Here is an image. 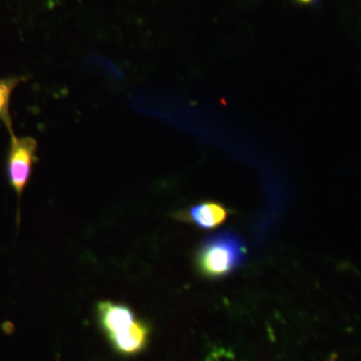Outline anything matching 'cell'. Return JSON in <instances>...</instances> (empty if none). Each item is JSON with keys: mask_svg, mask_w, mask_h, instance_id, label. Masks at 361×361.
I'll return each mask as SVG.
<instances>
[{"mask_svg": "<svg viewBox=\"0 0 361 361\" xmlns=\"http://www.w3.org/2000/svg\"><path fill=\"white\" fill-rule=\"evenodd\" d=\"M245 244L235 233H217L202 242L196 255V265L203 276L220 279L232 274L243 264Z\"/></svg>", "mask_w": 361, "mask_h": 361, "instance_id": "1", "label": "cell"}, {"mask_svg": "<svg viewBox=\"0 0 361 361\" xmlns=\"http://www.w3.org/2000/svg\"><path fill=\"white\" fill-rule=\"evenodd\" d=\"M37 142L32 137H18L11 134L6 158V177L20 200L32 178L33 167L39 161L37 156Z\"/></svg>", "mask_w": 361, "mask_h": 361, "instance_id": "2", "label": "cell"}, {"mask_svg": "<svg viewBox=\"0 0 361 361\" xmlns=\"http://www.w3.org/2000/svg\"><path fill=\"white\" fill-rule=\"evenodd\" d=\"M230 211L217 201L206 200L176 212L174 217L202 230H213L227 220Z\"/></svg>", "mask_w": 361, "mask_h": 361, "instance_id": "3", "label": "cell"}, {"mask_svg": "<svg viewBox=\"0 0 361 361\" xmlns=\"http://www.w3.org/2000/svg\"><path fill=\"white\" fill-rule=\"evenodd\" d=\"M97 310L99 322L108 337L125 331L137 320L134 311L123 304L103 301L97 304Z\"/></svg>", "mask_w": 361, "mask_h": 361, "instance_id": "4", "label": "cell"}, {"mask_svg": "<svg viewBox=\"0 0 361 361\" xmlns=\"http://www.w3.org/2000/svg\"><path fill=\"white\" fill-rule=\"evenodd\" d=\"M149 334V325L141 320H135L132 326L109 337L114 349L123 355H135L141 353L148 344Z\"/></svg>", "mask_w": 361, "mask_h": 361, "instance_id": "5", "label": "cell"}, {"mask_svg": "<svg viewBox=\"0 0 361 361\" xmlns=\"http://www.w3.org/2000/svg\"><path fill=\"white\" fill-rule=\"evenodd\" d=\"M25 77L0 78V121L6 126L9 135L13 134V120L11 116V99L13 92Z\"/></svg>", "mask_w": 361, "mask_h": 361, "instance_id": "6", "label": "cell"}, {"mask_svg": "<svg viewBox=\"0 0 361 361\" xmlns=\"http://www.w3.org/2000/svg\"><path fill=\"white\" fill-rule=\"evenodd\" d=\"M294 1L300 6H315L317 4L318 0H294Z\"/></svg>", "mask_w": 361, "mask_h": 361, "instance_id": "7", "label": "cell"}]
</instances>
